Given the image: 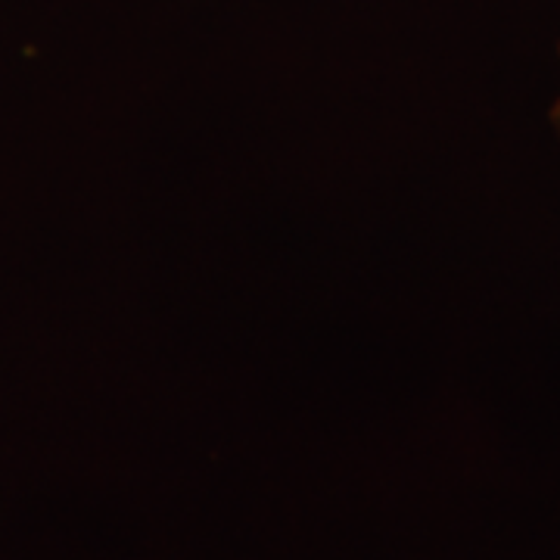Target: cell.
Returning <instances> with one entry per match:
<instances>
[{
  "label": "cell",
  "instance_id": "1",
  "mask_svg": "<svg viewBox=\"0 0 560 560\" xmlns=\"http://www.w3.org/2000/svg\"><path fill=\"white\" fill-rule=\"evenodd\" d=\"M551 121H555V131H558L560 138V97L555 101V106H551Z\"/></svg>",
  "mask_w": 560,
  "mask_h": 560
}]
</instances>
